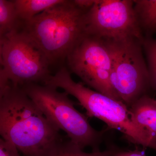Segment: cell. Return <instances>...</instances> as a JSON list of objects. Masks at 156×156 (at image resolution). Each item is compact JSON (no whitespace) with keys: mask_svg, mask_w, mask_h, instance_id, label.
Listing matches in <instances>:
<instances>
[{"mask_svg":"<svg viewBox=\"0 0 156 156\" xmlns=\"http://www.w3.org/2000/svg\"><path fill=\"white\" fill-rule=\"evenodd\" d=\"M70 70L84 84L98 92L121 100L110 82L112 57L106 42L85 35L67 57Z\"/></svg>","mask_w":156,"mask_h":156,"instance_id":"ba28073f","label":"cell"},{"mask_svg":"<svg viewBox=\"0 0 156 156\" xmlns=\"http://www.w3.org/2000/svg\"><path fill=\"white\" fill-rule=\"evenodd\" d=\"M64 0H13L20 20L27 22Z\"/></svg>","mask_w":156,"mask_h":156,"instance_id":"8fae6325","label":"cell"},{"mask_svg":"<svg viewBox=\"0 0 156 156\" xmlns=\"http://www.w3.org/2000/svg\"><path fill=\"white\" fill-rule=\"evenodd\" d=\"M73 1L78 8L85 10H89L95 2V0H73Z\"/></svg>","mask_w":156,"mask_h":156,"instance_id":"e0dca14e","label":"cell"},{"mask_svg":"<svg viewBox=\"0 0 156 156\" xmlns=\"http://www.w3.org/2000/svg\"><path fill=\"white\" fill-rule=\"evenodd\" d=\"M0 156H20L19 151L12 143L0 138Z\"/></svg>","mask_w":156,"mask_h":156,"instance_id":"9a60e30c","label":"cell"},{"mask_svg":"<svg viewBox=\"0 0 156 156\" xmlns=\"http://www.w3.org/2000/svg\"><path fill=\"white\" fill-rule=\"evenodd\" d=\"M129 110L131 120L146 132L156 151V98L149 94L144 95Z\"/></svg>","mask_w":156,"mask_h":156,"instance_id":"9c48e42d","label":"cell"},{"mask_svg":"<svg viewBox=\"0 0 156 156\" xmlns=\"http://www.w3.org/2000/svg\"><path fill=\"white\" fill-rule=\"evenodd\" d=\"M104 41L111 55L112 87L129 108L144 95H148L151 89L143 41L136 39Z\"/></svg>","mask_w":156,"mask_h":156,"instance_id":"8992f818","label":"cell"},{"mask_svg":"<svg viewBox=\"0 0 156 156\" xmlns=\"http://www.w3.org/2000/svg\"><path fill=\"white\" fill-rule=\"evenodd\" d=\"M45 84L61 88L75 97L87 111L88 117L97 118L105 123L109 129L122 132L130 143L156 151L146 132L131 120L129 108L125 104L76 83L66 68L50 76Z\"/></svg>","mask_w":156,"mask_h":156,"instance_id":"3957f363","label":"cell"},{"mask_svg":"<svg viewBox=\"0 0 156 156\" xmlns=\"http://www.w3.org/2000/svg\"><path fill=\"white\" fill-rule=\"evenodd\" d=\"M134 9L140 26L145 37L156 32V0L134 1Z\"/></svg>","mask_w":156,"mask_h":156,"instance_id":"30bf717a","label":"cell"},{"mask_svg":"<svg viewBox=\"0 0 156 156\" xmlns=\"http://www.w3.org/2000/svg\"><path fill=\"white\" fill-rule=\"evenodd\" d=\"M88 10L65 1L43 11L20 28L44 53L52 64L66 57L86 34Z\"/></svg>","mask_w":156,"mask_h":156,"instance_id":"7a4b0ae2","label":"cell"},{"mask_svg":"<svg viewBox=\"0 0 156 156\" xmlns=\"http://www.w3.org/2000/svg\"><path fill=\"white\" fill-rule=\"evenodd\" d=\"M112 156H146L144 150L136 149L134 150H125L116 147Z\"/></svg>","mask_w":156,"mask_h":156,"instance_id":"2e32d148","label":"cell"},{"mask_svg":"<svg viewBox=\"0 0 156 156\" xmlns=\"http://www.w3.org/2000/svg\"><path fill=\"white\" fill-rule=\"evenodd\" d=\"M21 23L13 0H0V38L19 28Z\"/></svg>","mask_w":156,"mask_h":156,"instance_id":"4fadbf2b","label":"cell"},{"mask_svg":"<svg viewBox=\"0 0 156 156\" xmlns=\"http://www.w3.org/2000/svg\"><path fill=\"white\" fill-rule=\"evenodd\" d=\"M143 48L146 57L151 89L156 91V39L145 37Z\"/></svg>","mask_w":156,"mask_h":156,"instance_id":"5bb4252c","label":"cell"},{"mask_svg":"<svg viewBox=\"0 0 156 156\" xmlns=\"http://www.w3.org/2000/svg\"><path fill=\"white\" fill-rule=\"evenodd\" d=\"M86 35L106 41L136 39L144 35L136 18L134 1L95 0L85 16Z\"/></svg>","mask_w":156,"mask_h":156,"instance_id":"52a82bcc","label":"cell"},{"mask_svg":"<svg viewBox=\"0 0 156 156\" xmlns=\"http://www.w3.org/2000/svg\"><path fill=\"white\" fill-rule=\"evenodd\" d=\"M0 88L43 84L51 76L47 56L22 29L0 38Z\"/></svg>","mask_w":156,"mask_h":156,"instance_id":"5b68a950","label":"cell"},{"mask_svg":"<svg viewBox=\"0 0 156 156\" xmlns=\"http://www.w3.org/2000/svg\"><path fill=\"white\" fill-rule=\"evenodd\" d=\"M117 146L109 144L103 151L84 152L71 141H63L57 142L42 156H112Z\"/></svg>","mask_w":156,"mask_h":156,"instance_id":"7c38bea8","label":"cell"},{"mask_svg":"<svg viewBox=\"0 0 156 156\" xmlns=\"http://www.w3.org/2000/svg\"><path fill=\"white\" fill-rule=\"evenodd\" d=\"M21 88L50 122L66 133L70 141L83 150L89 147L92 152L100 151L105 131L92 128L87 116L75 108L68 93L45 84H29Z\"/></svg>","mask_w":156,"mask_h":156,"instance_id":"277c9868","label":"cell"},{"mask_svg":"<svg viewBox=\"0 0 156 156\" xmlns=\"http://www.w3.org/2000/svg\"><path fill=\"white\" fill-rule=\"evenodd\" d=\"M59 131L21 87L0 88V134L23 156H43L62 140Z\"/></svg>","mask_w":156,"mask_h":156,"instance_id":"6da1fadb","label":"cell"}]
</instances>
